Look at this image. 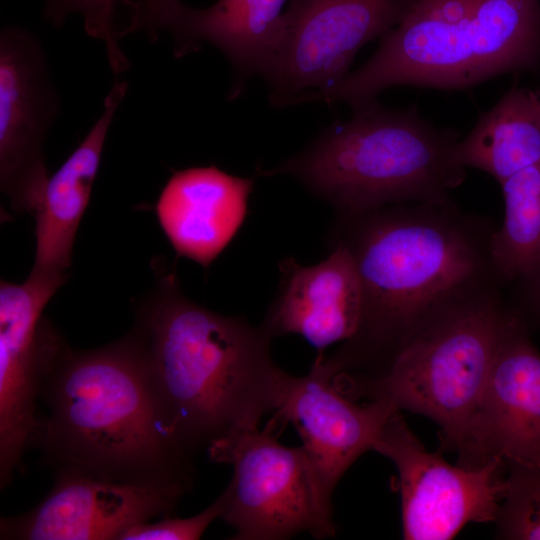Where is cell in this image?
Listing matches in <instances>:
<instances>
[{
    "label": "cell",
    "instance_id": "1",
    "mask_svg": "<svg viewBox=\"0 0 540 540\" xmlns=\"http://www.w3.org/2000/svg\"><path fill=\"white\" fill-rule=\"evenodd\" d=\"M496 228L453 198L336 214L328 246L350 254L362 309L355 334L327 356L333 377L376 378L429 324L503 290L491 252Z\"/></svg>",
    "mask_w": 540,
    "mask_h": 540
},
{
    "label": "cell",
    "instance_id": "2",
    "mask_svg": "<svg viewBox=\"0 0 540 540\" xmlns=\"http://www.w3.org/2000/svg\"><path fill=\"white\" fill-rule=\"evenodd\" d=\"M154 265L155 286L136 303L130 331L168 428L195 455L234 430L258 427L285 403L294 376L273 361L261 324L197 304L173 269Z\"/></svg>",
    "mask_w": 540,
    "mask_h": 540
},
{
    "label": "cell",
    "instance_id": "3",
    "mask_svg": "<svg viewBox=\"0 0 540 540\" xmlns=\"http://www.w3.org/2000/svg\"><path fill=\"white\" fill-rule=\"evenodd\" d=\"M39 399L35 442L54 474L72 473L186 494L196 479L194 455L168 428L129 331L99 348L61 353Z\"/></svg>",
    "mask_w": 540,
    "mask_h": 540
},
{
    "label": "cell",
    "instance_id": "4",
    "mask_svg": "<svg viewBox=\"0 0 540 540\" xmlns=\"http://www.w3.org/2000/svg\"><path fill=\"white\" fill-rule=\"evenodd\" d=\"M540 73V0H418L375 53L312 102L351 108L395 86L467 89Z\"/></svg>",
    "mask_w": 540,
    "mask_h": 540
},
{
    "label": "cell",
    "instance_id": "5",
    "mask_svg": "<svg viewBox=\"0 0 540 540\" xmlns=\"http://www.w3.org/2000/svg\"><path fill=\"white\" fill-rule=\"evenodd\" d=\"M352 109L304 150L264 176L289 175L336 214L410 202H442L466 178L455 149L460 134L426 120L416 105L388 108L377 100Z\"/></svg>",
    "mask_w": 540,
    "mask_h": 540
},
{
    "label": "cell",
    "instance_id": "6",
    "mask_svg": "<svg viewBox=\"0 0 540 540\" xmlns=\"http://www.w3.org/2000/svg\"><path fill=\"white\" fill-rule=\"evenodd\" d=\"M512 311L503 290L478 297L418 332L382 374L339 390L354 400H384L430 418L459 462Z\"/></svg>",
    "mask_w": 540,
    "mask_h": 540
},
{
    "label": "cell",
    "instance_id": "7",
    "mask_svg": "<svg viewBox=\"0 0 540 540\" xmlns=\"http://www.w3.org/2000/svg\"><path fill=\"white\" fill-rule=\"evenodd\" d=\"M287 422L276 412L263 429L234 430L208 447L210 461L230 464L221 519L235 540H282L301 532L333 537L336 525L321 513L301 446L277 440Z\"/></svg>",
    "mask_w": 540,
    "mask_h": 540
},
{
    "label": "cell",
    "instance_id": "8",
    "mask_svg": "<svg viewBox=\"0 0 540 540\" xmlns=\"http://www.w3.org/2000/svg\"><path fill=\"white\" fill-rule=\"evenodd\" d=\"M418 0H289L263 78L273 106L303 104L350 72L358 51L400 24Z\"/></svg>",
    "mask_w": 540,
    "mask_h": 540
},
{
    "label": "cell",
    "instance_id": "9",
    "mask_svg": "<svg viewBox=\"0 0 540 540\" xmlns=\"http://www.w3.org/2000/svg\"><path fill=\"white\" fill-rule=\"evenodd\" d=\"M69 275L30 272L20 284L0 283V488L22 470L39 429L41 384L69 346L43 311Z\"/></svg>",
    "mask_w": 540,
    "mask_h": 540
},
{
    "label": "cell",
    "instance_id": "10",
    "mask_svg": "<svg viewBox=\"0 0 540 540\" xmlns=\"http://www.w3.org/2000/svg\"><path fill=\"white\" fill-rule=\"evenodd\" d=\"M372 450L397 468L404 539L448 540L469 522L496 521L505 461L496 458L473 468L451 465L439 452L425 449L401 410L389 417Z\"/></svg>",
    "mask_w": 540,
    "mask_h": 540
},
{
    "label": "cell",
    "instance_id": "11",
    "mask_svg": "<svg viewBox=\"0 0 540 540\" xmlns=\"http://www.w3.org/2000/svg\"><path fill=\"white\" fill-rule=\"evenodd\" d=\"M59 111L46 53L36 35L0 33V188L17 214L34 215L49 179L43 144Z\"/></svg>",
    "mask_w": 540,
    "mask_h": 540
},
{
    "label": "cell",
    "instance_id": "12",
    "mask_svg": "<svg viewBox=\"0 0 540 540\" xmlns=\"http://www.w3.org/2000/svg\"><path fill=\"white\" fill-rule=\"evenodd\" d=\"M399 409L384 400L358 404L332 382L318 354L310 372L294 376L285 403L276 412L301 437L316 501L322 515L334 522L332 496L348 468L372 450L383 426Z\"/></svg>",
    "mask_w": 540,
    "mask_h": 540
},
{
    "label": "cell",
    "instance_id": "13",
    "mask_svg": "<svg viewBox=\"0 0 540 540\" xmlns=\"http://www.w3.org/2000/svg\"><path fill=\"white\" fill-rule=\"evenodd\" d=\"M496 458L540 466V351L514 306L458 464L473 468Z\"/></svg>",
    "mask_w": 540,
    "mask_h": 540
},
{
    "label": "cell",
    "instance_id": "14",
    "mask_svg": "<svg viewBox=\"0 0 540 540\" xmlns=\"http://www.w3.org/2000/svg\"><path fill=\"white\" fill-rule=\"evenodd\" d=\"M54 476L33 509L1 518V540H121L137 524L171 516L185 495L72 473Z\"/></svg>",
    "mask_w": 540,
    "mask_h": 540
},
{
    "label": "cell",
    "instance_id": "15",
    "mask_svg": "<svg viewBox=\"0 0 540 540\" xmlns=\"http://www.w3.org/2000/svg\"><path fill=\"white\" fill-rule=\"evenodd\" d=\"M329 249L326 259L311 266L293 257L280 261L277 294L261 323L272 339L298 335L323 354L355 334L362 309L359 277L346 248Z\"/></svg>",
    "mask_w": 540,
    "mask_h": 540
},
{
    "label": "cell",
    "instance_id": "16",
    "mask_svg": "<svg viewBox=\"0 0 540 540\" xmlns=\"http://www.w3.org/2000/svg\"><path fill=\"white\" fill-rule=\"evenodd\" d=\"M289 0H217L194 8L177 0L155 24L173 39V54L182 57L208 43L220 50L235 75L231 90L237 97L251 76L265 77L274 60L283 30V7Z\"/></svg>",
    "mask_w": 540,
    "mask_h": 540
},
{
    "label": "cell",
    "instance_id": "17",
    "mask_svg": "<svg viewBox=\"0 0 540 540\" xmlns=\"http://www.w3.org/2000/svg\"><path fill=\"white\" fill-rule=\"evenodd\" d=\"M254 179L214 165L175 172L155 204L158 223L178 257L208 268L245 221Z\"/></svg>",
    "mask_w": 540,
    "mask_h": 540
},
{
    "label": "cell",
    "instance_id": "18",
    "mask_svg": "<svg viewBox=\"0 0 540 540\" xmlns=\"http://www.w3.org/2000/svg\"><path fill=\"white\" fill-rule=\"evenodd\" d=\"M128 89L116 80L104 99L103 112L80 145L49 177L35 219V259L32 272L65 275L77 230L88 206L114 115Z\"/></svg>",
    "mask_w": 540,
    "mask_h": 540
},
{
    "label": "cell",
    "instance_id": "19",
    "mask_svg": "<svg viewBox=\"0 0 540 540\" xmlns=\"http://www.w3.org/2000/svg\"><path fill=\"white\" fill-rule=\"evenodd\" d=\"M455 157L499 184L540 162V88L512 86L459 140Z\"/></svg>",
    "mask_w": 540,
    "mask_h": 540
},
{
    "label": "cell",
    "instance_id": "20",
    "mask_svg": "<svg viewBox=\"0 0 540 540\" xmlns=\"http://www.w3.org/2000/svg\"><path fill=\"white\" fill-rule=\"evenodd\" d=\"M504 218L492 235L491 252L504 287L540 265V162L500 184Z\"/></svg>",
    "mask_w": 540,
    "mask_h": 540
},
{
    "label": "cell",
    "instance_id": "21",
    "mask_svg": "<svg viewBox=\"0 0 540 540\" xmlns=\"http://www.w3.org/2000/svg\"><path fill=\"white\" fill-rule=\"evenodd\" d=\"M501 539H540V466L506 462L505 490L496 518Z\"/></svg>",
    "mask_w": 540,
    "mask_h": 540
},
{
    "label": "cell",
    "instance_id": "22",
    "mask_svg": "<svg viewBox=\"0 0 540 540\" xmlns=\"http://www.w3.org/2000/svg\"><path fill=\"white\" fill-rule=\"evenodd\" d=\"M118 3L121 0H45L43 14L54 27H61L73 14L80 15L86 33L104 43L110 68L118 75L129 68L115 23Z\"/></svg>",
    "mask_w": 540,
    "mask_h": 540
},
{
    "label": "cell",
    "instance_id": "23",
    "mask_svg": "<svg viewBox=\"0 0 540 540\" xmlns=\"http://www.w3.org/2000/svg\"><path fill=\"white\" fill-rule=\"evenodd\" d=\"M226 506L222 492L217 499L200 513L188 517H163L161 521L137 524L127 530L121 540H197L209 525L221 519Z\"/></svg>",
    "mask_w": 540,
    "mask_h": 540
},
{
    "label": "cell",
    "instance_id": "24",
    "mask_svg": "<svg viewBox=\"0 0 540 540\" xmlns=\"http://www.w3.org/2000/svg\"><path fill=\"white\" fill-rule=\"evenodd\" d=\"M177 0H122L130 11L129 20L122 28V35L143 32L149 40L153 38L155 23L159 15Z\"/></svg>",
    "mask_w": 540,
    "mask_h": 540
},
{
    "label": "cell",
    "instance_id": "25",
    "mask_svg": "<svg viewBox=\"0 0 540 540\" xmlns=\"http://www.w3.org/2000/svg\"><path fill=\"white\" fill-rule=\"evenodd\" d=\"M509 287L513 293V302L510 303L527 322L531 319L540 324V265Z\"/></svg>",
    "mask_w": 540,
    "mask_h": 540
}]
</instances>
